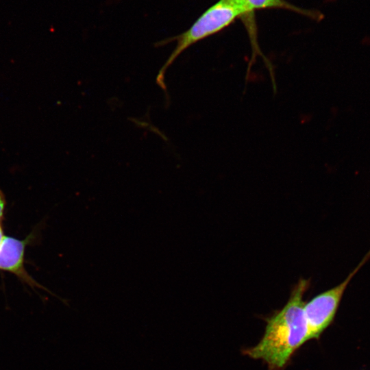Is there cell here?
<instances>
[{"instance_id":"1","label":"cell","mask_w":370,"mask_h":370,"mask_svg":"<svg viewBox=\"0 0 370 370\" xmlns=\"http://www.w3.org/2000/svg\"><path fill=\"white\" fill-rule=\"evenodd\" d=\"M310 285V279H299L284 307L267 318L261 340L255 346L245 349L244 354L262 360L269 370L285 367L295 351L309 341L303 299Z\"/></svg>"},{"instance_id":"2","label":"cell","mask_w":370,"mask_h":370,"mask_svg":"<svg viewBox=\"0 0 370 370\" xmlns=\"http://www.w3.org/2000/svg\"><path fill=\"white\" fill-rule=\"evenodd\" d=\"M251 12L253 11L245 0H219L208 8L188 29L179 35L156 42V47H162L176 41L175 49L156 76V82L158 86L166 92L165 73L177 57L189 47L219 32L236 18Z\"/></svg>"},{"instance_id":"3","label":"cell","mask_w":370,"mask_h":370,"mask_svg":"<svg viewBox=\"0 0 370 370\" xmlns=\"http://www.w3.org/2000/svg\"><path fill=\"white\" fill-rule=\"evenodd\" d=\"M370 258V249L347 278L304 304V310L308 330V340L318 339L333 322L343 294L358 271Z\"/></svg>"},{"instance_id":"4","label":"cell","mask_w":370,"mask_h":370,"mask_svg":"<svg viewBox=\"0 0 370 370\" xmlns=\"http://www.w3.org/2000/svg\"><path fill=\"white\" fill-rule=\"evenodd\" d=\"M29 238L20 240L5 236L0 246V270L12 273L32 287L42 288L28 274L24 267L25 251Z\"/></svg>"},{"instance_id":"5","label":"cell","mask_w":370,"mask_h":370,"mask_svg":"<svg viewBox=\"0 0 370 370\" xmlns=\"http://www.w3.org/2000/svg\"><path fill=\"white\" fill-rule=\"evenodd\" d=\"M254 12L256 9L284 8L309 15L307 10H301L284 0H245Z\"/></svg>"},{"instance_id":"6","label":"cell","mask_w":370,"mask_h":370,"mask_svg":"<svg viewBox=\"0 0 370 370\" xmlns=\"http://www.w3.org/2000/svg\"><path fill=\"white\" fill-rule=\"evenodd\" d=\"M5 198L3 192L0 190V223L3 217L5 208Z\"/></svg>"},{"instance_id":"7","label":"cell","mask_w":370,"mask_h":370,"mask_svg":"<svg viewBox=\"0 0 370 370\" xmlns=\"http://www.w3.org/2000/svg\"><path fill=\"white\" fill-rule=\"evenodd\" d=\"M5 237V235H4V233H3V228H2V226L0 223V246L3 241V238Z\"/></svg>"}]
</instances>
